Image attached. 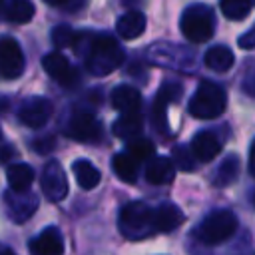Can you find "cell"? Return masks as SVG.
<instances>
[{
  "instance_id": "1",
  "label": "cell",
  "mask_w": 255,
  "mask_h": 255,
  "mask_svg": "<svg viewBox=\"0 0 255 255\" xmlns=\"http://www.w3.org/2000/svg\"><path fill=\"white\" fill-rule=\"evenodd\" d=\"M124 58L126 56L118 40L108 34H100V36H94L88 46L86 68L94 76H108L124 64Z\"/></svg>"
},
{
  "instance_id": "2",
  "label": "cell",
  "mask_w": 255,
  "mask_h": 255,
  "mask_svg": "<svg viewBox=\"0 0 255 255\" xmlns=\"http://www.w3.org/2000/svg\"><path fill=\"white\" fill-rule=\"evenodd\" d=\"M120 233L129 241H139L149 235H155L153 207L143 201H129L120 209L118 217Z\"/></svg>"
},
{
  "instance_id": "3",
  "label": "cell",
  "mask_w": 255,
  "mask_h": 255,
  "mask_svg": "<svg viewBox=\"0 0 255 255\" xmlns=\"http://www.w3.org/2000/svg\"><path fill=\"white\" fill-rule=\"evenodd\" d=\"M225 106H227V96L223 88H219L209 80H203L189 102V114L197 120H213L225 112Z\"/></svg>"
},
{
  "instance_id": "4",
  "label": "cell",
  "mask_w": 255,
  "mask_h": 255,
  "mask_svg": "<svg viewBox=\"0 0 255 255\" xmlns=\"http://www.w3.org/2000/svg\"><path fill=\"white\" fill-rule=\"evenodd\" d=\"M181 34L193 42V44H203L213 36L215 28V18L213 10L205 4H191L183 10L181 20H179Z\"/></svg>"
},
{
  "instance_id": "5",
  "label": "cell",
  "mask_w": 255,
  "mask_h": 255,
  "mask_svg": "<svg viewBox=\"0 0 255 255\" xmlns=\"http://www.w3.org/2000/svg\"><path fill=\"white\" fill-rule=\"evenodd\" d=\"M235 231H237L235 213L229 209H215L199 223L195 235L205 245H219L227 241Z\"/></svg>"
},
{
  "instance_id": "6",
  "label": "cell",
  "mask_w": 255,
  "mask_h": 255,
  "mask_svg": "<svg viewBox=\"0 0 255 255\" xmlns=\"http://www.w3.org/2000/svg\"><path fill=\"white\" fill-rule=\"evenodd\" d=\"M183 94V88L175 82H165L157 94H155V100H153V108H151V118H153V126L157 131L161 133H167V118H165V108L169 104H175L179 102Z\"/></svg>"
},
{
  "instance_id": "7",
  "label": "cell",
  "mask_w": 255,
  "mask_h": 255,
  "mask_svg": "<svg viewBox=\"0 0 255 255\" xmlns=\"http://www.w3.org/2000/svg\"><path fill=\"white\" fill-rule=\"evenodd\" d=\"M40 185H42L44 195L50 201H62L68 195V179H66V173L58 161L52 159L44 165Z\"/></svg>"
},
{
  "instance_id": "8",
  "label": "cell",
  "mask_w": 255,
  "mask_h": 255,
  "mask_svg": "<svg viewBox=\"0 0 255 255\" xmlns=\"http://www.w3.org/2000/svg\"><path fill=\"white\" fill-rule=\"evenodd\" d=\"M24 72V54L14 38L0 40V74L6 80H16Z\"/></svg>"
},
{
  "instance_id": "9",
  "label": "cell",
  "mask_w": 255,
  "mask_h": 255,
  "mask_svg": "<svg viewBox=\"0 0 255 255\" xmlns=\"http://www.w3.org/2000/svg\"><path fill=\"white\" fill-rule=\"evenodd\" d=\"M52 102L46 100V98H40V96H34V98H28L20 110H18V120L28 126V128H42L50 118H52Z\"/></svg>"
},
{
  "instance_id": "10",
  "label": "cell",
  "mask_w": 255,
  "mask_h": 255,
  "mask_svg": "<svg viewBox=\"0 0 255 255\" xmlns=\"http://www.w3.org/2000/svg\"><path fill=\"white\" fill-rule=\"evenodd\" d=\"M66 135L76 141H96L102 137V128L90 112H76L68 122Z\"/></svg>"
},
{
  "instance_id": "11",
  "label": "cell",
  "mask_w": 255,
  "mask_h": 255,
  "mask_svg": "<svg viewBox=\"0 0 255 255\" xmlns=\"http://www.w3.org/2000/svg\"><path fill=\"white\" fill-rule=\"evenodd\" d=\"M42 66L46 70L48 76H52L60 86L64 88H74L78 84V72L72 68L70 60L60 54V52H52L48 56L42 58Z\"/></svg>"
},
{
  "instance_id": "12",
  "label": "cell",
  "mask_w": 255,
  "mask_h": 255,
  "mask_svg": "<svg viewBox=\"0 0 255 255\" xmlns=\"http://www.w3.org/2000/svg\"><path fill=\"white\" fill-rule=\"evenodd\" d=\"M4 203H6L8 215H10L14 221H18V223L26 221V219L36 211V207H38L36 195H30L28 189H26V191H12V189H10V191L4 195Z\"/></svg>"
},
{
  "instance_id": "13",
  "label": "cell",
  "mask_w": 255,
  "mask_h": 255,
  "mask_svg": "<svg viewBox=\"0 0 255 255\" xmlns=\"http://www.w3.org/2000/svg\"><path fill=\"white\" fill-rule=\"evenodd\" d=\"M30 255H64V239L58 227L42 229L28 245Z\"/></svg>"
},
{
  "instance_id": "14",
  "label": "cell",
  "mask_w": 255,
  "mask_h": 255,
  "mask_svg": "<svg viewBox=\"0 0 255 255\" xmlns=\"http://www.w3.org/2000/svg\"><path fill=\"white\" fill-rule=\"evenodd\" d=\"M191 153L199 161H211L221 151V141L213 131H197L189 145Z\"/></svg>"
},
{
  "instance_id": "15",
  "label": "cell",
  "mask_w": 255,
  "mask_h": 255,
  "mask_svg": "<svg viewBox=\"0 0 255 255\" xmlns=\"http://www.w3.org/2000/svg\"><path fill=\"white\" fill-rule=\"evenodd\" d=\"M175 177V167L169 157L165 155H153L147 159L145 165V179L153 185H165L171 183Z\"/></svg>"
},
{
  "instance_id": "16",
  "label": "cell",
  "mask_w": 255,
  "mask_h": 255,
  "mask_svg": "<svg viewBox=\"0 0 255 255\" xmlns=\"http://www.w3.org/2000/svg\"><path fill=\"white\" fill-rule=\"evenodd\" d=\"M153 219L155 233H169L183 223V211L175 203H161L159 207H153Z\"/></svg>"
},
{
  "instance_id": "17",
  "label": "cell",
  "mask_w": 255,
  "mask_h": 255,
  "mask_svg": "<svg viewBox=\"0 0 255 255\" xmlns=\"http://www.w3.org/2000/svg\"><path fill=\"white\" fill-rule=\"evenodd\" d=\"M145 30V16L137 10H129L122 14L116 22V32L126 40H135Z\"/></svg>"
},
{
  "instance_id": "18",
  "label": "cell",
  "mask_w": 255,
  "mask_h": 255,
  "mask_svg": "<svg viewBox=\"0 0 255 255\" xmlns=\"http://www.w3.org/2000/svg\"><path fill=\"white\" fill-rule=\"evenodd\" d=\"M112 106L120 110L122 114L126 112H137L141 106V96L135 88L131 86H118L112 90Z\"/></svg>"
},
{
  "instance_id": "19",
  "label": "cell",
  "mask_w": 255,
  "mask_h": 255,
  "mask_svg": "<svg viewBox=\"0 0 255 255\" xmlns=\"http://www.w3.org/2000/svg\"><path fill=\"white\" fill-rule=\"evenodd\" d=\"M141 126H143V122H141V116L137 112H126L114 122L112 129H114V135L129 141L141 133Z\"/></svg>"
},
{
  "instance_id": "20",
  "label": "cell",
  "mask_w": 255,
  "mask_h": 255,
  "mask_svg": "<svg viewBox=\"0 0 255 255\" xmlns=\"http://www.w3.org/2000/svg\"><path fill=\"white\" fill-rule=\"evenodd\" d=\"M203 60H205V66L209 70L217 72V74H223V72L231 70L233 64H235V56H233V52L227 46H213V48H209Z\"/></svg>"
},
{
  "instance_id": "21",
  "label": "cell",
  "mask_w": 255,
  "mask_h": 255,
  "mask_svg": "<svg viewBox=\"0 0 255 255\" xmlns=\"http://www.w3.org/2000/svg\"><path fill=\"white\" fill-rule=\"evenodd\" d=\"M72 171H74L76 181H78V185L82 189H94L102 179L98 167L88 159H76L72 163Z\"/></svg>"
},
{
  "instance_id": "22",
  "label": "cell",
  "mask_w": 255,
  "mask_h": 255,
  "mask_svg": "<svg viewBox=\"0 0 255 255\" xmlns=\"http://www.w3.org/2000/svg\"><path fill=\"white\" fill-rule=\"evenodd\" d=\"M6 179L12 191H26L34 181V169L28 163H12L6 169Z\"/></svg>"
},
{
  "instance_id": "23",
  "label": "cell",
  "mask_w": 255,
  "mask_h": 255,
  "mask_svg": "<svg viewBox=\"0 0 255 255\" xmlns=\"http://www.w3.org/2000/svg\"><path fill=\"white\" fill-rule=\"evenodd\" d=\"M112 167H114L116 175L126 183H133L137 179V161L128 151L116 153L112 159Z\"/></svg>"
},
{
  "instance_id": "24",
  "label": "cell",
  "mask_w": 255,
  "mask_h": 255,
  "mask_svg": "<svg viewBox=\"0 0 255 255\" xmlns=\"http://www.w3.org/2000/svg\"><path fill=\"white\" fill-rule=\"evenodd\" d=\"M4 14L12 24H26L34 16V4L30 0H10Z\"/></svg>"
},
{
  "instance_id": "25",
  "label": "cell",
  "mask_w": 255,
  "mask_h": 255,
  "mask_svg": "<svg viewBox=\"0 0 255 255\" xmlns=\"http://www.w3.org/2000/svg\"><path fill=\"white\" fill-rule=\"evenodd\" d=\"M239 167H241V163H239V157L235 155V153H229L223 161H221V165L217 167V173H215V185H231L235 179H237V175H239Z\"/></svg>"
},
{
  "instance_id": "26",
  "label": "cell",
  "mask_w": 255,
  "mask_h": 255,
  "mask_svg": "<svg viewBox=\"0 0 255 255\" xmlns=\"http://www.w3.org/2000/svg\"><path fill=\"white\" fill-rule=\"evenodd\" d=\"M221 12L229 20H243L251 12V0H221Z\"/></svg>"
},
{
  "instance_id": "27",
  "label": "cell",
  "mask_w": 255,
  "mask_h": 255,
  "mask_svg": "<svg viewBox=\"0 0 255 255\" xmlns=\"http://www.w3.org/2000/svg\"><path fill=\"white\" fill-rule=\"evenodd\" d=\"M135 161H147L149 157H153V153H155V147H153V143L149 141V139H145V137H133V139H129V151H128Z\"/></svg>"
},
{
  "instance_id": "28",
  "label": "cell",
  "mask_w": 255,
  "mask_h": 255,
  "mask_svg": "<svg viewBox=\"0 0 255 255\" xmlns=\"http://www.w3.org/2000/svg\"><path fill=\"white\" fill-rule=\"evenodd\" d=\"M171 163H173V167H179L181 171H193L195 169L193 153L185 145H175L171 149Z\"/></svg>"
},
{
  "instance_id": "29",
  "label": "cell",
  "mask_w": 255,
  "mask_h": 255,
  "mask_svg": "<svg viewBox=\"0 0 255 255\" xmlns=\"http://www.w3.org/2000/svg\"><path fill=\"white\" fill-rule=\"evenodd\" d=\"M52 44L56 48H70L76 44V34L68 24H60L52 30Z\"/></svg>"
},
{
  "instance_id": "30",
  "label": "cell",
  "mask_w": 255,
  "mask_h": 255,
  "mask_svg": "<svg viewBox=\"0 0 255 255\" xmlns=\"http://www.w3.org/2000/svg\"><path fill=\"white\" fill-rule=\"evenodd\" d=\"M54 137L52 135H44V137H38V139H34L32 141V147L38 151V153H48V151H52L54 149Z\"/></svg>"
},
{
  "instance_id": "31",
  "label": "cell",
  "mask_w": 255,
  "mask_h": 255,
  "mask_svg": "<svg viewBox=\"0 0 255 255\" xmlns=\"http://www.w3.org/2000/svg\"><path fill=\"white\" fill-rule=\"evenodd\" d=\"M239 46L245 48V50L255 48V30H247V32L239 38Z\"/></svg>"
},
{
  "instance_id": "32",
  "label": "cell",
  "mask_w": 255,
  "mask_h": 255,
  "mask_svg": "<svg viewBox=\"0 0 255 255\" xmlns=\"http://www.w3.org/2000/svg\"><path fill=\"white\" fill-rule=\"evenodd\" d=\"M48 6H54V8H78L82 6V2L78 0H44Z\"/></svg>"
},
{
  "instance_id": "33",
  "label": "cell",
  "mask_w": 255,
  "mask_h": 255,
  "mask_svg": "<svg viewBox=\"0 0 255 255\" xmlns=\"http://www.w3.org/2000/svg\"><path fill=\"white\" fill-rule=\"evenodd\" d=\"M0 255H16V253L10 251V249H4V251H0Z\"/></svg>"
},
{
  "instance_id": "34",
  "label": "cell",
  "mask_w": 255,
  "mask_h": 255,
  "mask_svg": "<svg viewBox=\"0 0 255 255\" xmlns=\"http://www.w3.org/2000/svg\"><path fill=\"white\" fill-rule=\"evenodd\" d=\"M2 4H4V0H0V8H2Z\"/></svg>"
}]
</instances>
